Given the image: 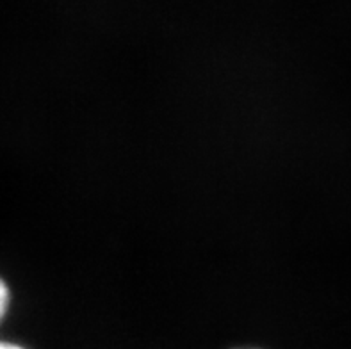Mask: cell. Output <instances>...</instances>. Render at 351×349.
Returning <instances> with one entry per match:
<instances>
[{"mask_svg":"<svg viewBox=\"0 0 351 349\" xmlns=\"http://www.w3.org/2000/svg\"><path fill=\"white\" fill-rule=\"evenodd\" d=\"M0 349H32L29 348L27 344L20 341H14V339H4V337H0Z\"/></svg>","mask_w":351,"mask_h":349,"instance_id":"cell-2","label":"cell"},{"mask_svg":"<svg viewBox=\"0 0 351 349\" xmlns=\"http://www.w3.org/2000/svg\"><path fill=\"white\" fill-rule=\"evenodd\" d=\"M11 309H13V287L4 274L0 273V326L8 319Z\"/></svg>","mask_w":351,"mask_h":349,"instance_id":"cell-1","label":"cell"},{"mask_svg":"<svg viewBox=\"0 0 351 349\" xmlns=\"http://www.w3.org/2000/svg\"><path fill=\"white\" fill-rule=\"evenodd\" d=\"M230 349H266V348H261V346H234Z\"/></svg>","mask_w":351,"mask_h":349,"instance_id":"cell-3","label":"cell"}]
</instances>
